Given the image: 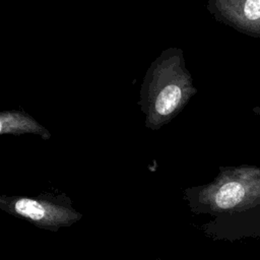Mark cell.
<instances>
[{
    "label": "cell",
    "instance_id": "cell-1",
    "mask_svg": "<svg viewBox=\"0 0 260 260\" xmlns=\"http://www.w3.org/2000/svg\"><path fill=\"white\" fill-rule=\"evenodd\" d=\"M197 92L183 50L170 47L149 65L139 90L138 106L144 125L159 130L178 116Z\"/></svg>",
    "mask_w": 260,
    "mask_h": 260
},
{
    "label": "cell",
    "instance_id": "cell-2",
    "mask_svg": "<svg viewBox=\"0 0 260 260\" xmlns=\"http://www.w3.org/2000/svg\"><path fill=\"white\" fill-rule=\"evenodd\" d=\"M260 196V178L248 172L222 173L200 193V200L215 210H231L252 202Z\"/></svg>",
    "mask_w": 260,
    "mask_h": 260
},
{
    "label": "cell",
    "instance_id": "cell-3",
    "mask_svg": "<svg viewBox=\"0 0 260 260\" xmlns=\"http://www.w3.org/2000/svg\"><path fill=\"white\" fill-rule=\"evenodd\" d=\"M10 210L42 228H60L76 221L80 214L69 207L50 201L14 197L7 200Z\"/></svg>",
    "mask_w": 260,
    "mask_h": 260
},
{
    "label": "cell",
    "instance_id": "cell-4",
    "mask_svg": "<svg viewBox=\"0 0 260 260\" xmlns=\"http://www.w3.org/2000/svg\"><path fill=\"white\" fill-rule=\"evenodd\" d=\"M0 134H36L49 140L51 132L32 116L20 110H5L0 113Z\"/></svg>",
    "mask_w": 260,
    "mask_h": 260
},
{
    "label": "cell",
    "instance_id": "cell-5",
    "mask_svg": "<svg viewBox=\"0 0 260 260\" xmlns=\"http://www.w3.org/2000/svg\"><path fill=\"white\" fill-rule=\"evenodd\" d=\"M244 15L250 20L260 18V0H246L244 4Z\"/></svg>",
    "mask_w": 260,
    "mask_h": 260
}]
</instances>
